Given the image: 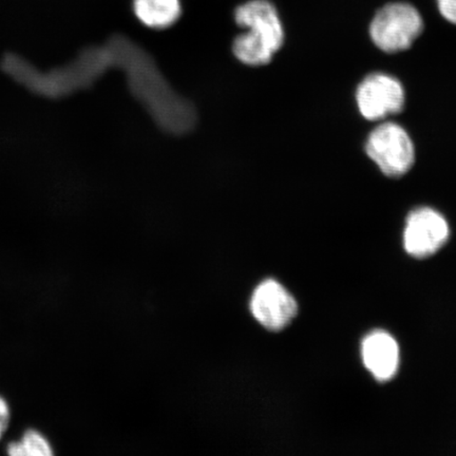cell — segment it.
I'll list each match as a JSON object with an SVG mask.
<instances>
[{
    "label": "cell",
    "mask_w": 456,
    "mask_h": 456,
    "mask_svg": "<svg viewBox=\"0 0 456 456\" xmlns=\"http://www.w3.org/2000/svg\"><path fill=\"white\" fill-rule=\"evenodd\" d=\"M366 152L387 178H402L415 162L413 142L396 123L387 122L376 127L368 136Z\"/></svg>",
    "instance_id": "3"
},
{
    "label": "cell",
    "mask_w": 456,
    "mask_h": 456,
    "mask_svg": "<svg viewBox=\"0 0 456 456\" xmlns=\"http://www.w3.org/2000/svg\"><path fill=\"white\" fill-rule=\"evenodd\" d=\"M8 454L12 456H50L53 449L43 436L37 431L28 430L21 438L20 443L9 444Z\"/></svg>",
    "instance_id": "9"
},
{
    "label": "cell",
    "mask_w": 456,
    "mask_h": 456,
    "mask_svg": "<svg viewBox=\"0 0 456 456\" xmlns=\"http://www.w3.org/2000/svg\"><path fill=\"white\" fill-rule=\"evenodd\" d=\"M249 307L256 321L270 330L287 328L298 312L293 296L273 279H267L256 288Z\"/></svg>",
    "instance_id": "6"
},
{
    "label": "cell",
    "mask_w": 456,
    "mask_h": 456,
    "mask_svg": "<svg viewBox=\"0 0 456 456\" xmlns=\"http://www.w3.org/2000/svg\"><path fill=\"white\" fill-rule=\"evenodd\" d=\"M134 11L142 25L151 28H167L180 19V0H134Z\"/></svg>",
    "instance_id": "8"
},
{
    "label": "cell",
    "mask_w": 456,
    "mask_h": 456,
    "mask_svg": "<svg viewBox=\"0 0 456 456\" xmlns=\"http://www.w3.org/2000/svg\"><path fill=\"white\" fill-rule=\"evenodd\" d=\"M10 421V411L7 403L0 397V438L4 436L5 430L8 429Z\"/></svg>",
    "instance_id": "11"
},
{
    "label": "cell",
    "mask_w": 456,
    "mask_h": 456,
    "mask_svg": "<svg viewBox=\"0 0 456 456\" xmlns=\"http://www.w3.org/2000/svg\"><path fill=\"white\" fill-rule=\"evenodd\" d=\"M423 30V17L413 5L395 3L376 13L370 22V37L384 53H397L411 48Z\"/></svg>",
    "instance_id": "2"
},
{
    "label": "cell",
    "mask_w": 456,
    "mask_h": 456,
    "mask_svg": "<svg viewBox=\"0 0 456 456\" xmlns=\"http://www.w3.org/2000/svg\"><path fill=\"white\" fill-rule=\"evenodd\" d=\"M233 17L239 26L248 28L232 43L236 59L252 67L269 64L284 43L282 22L275 5L267 0H250L239 5Z\"/></svg>",
    "instance_id": "1"
},
{
    "label": "cell",
    "mask_w": 456,
    "mask_h": 456,
    "mask_svg": "<svg viewBox=\"0 0 456 456\" xmlns=\"http://www.w3.org/2000/svg\"><path fill=\"white\" fill-rule=\"evenodd\" d=\"M356 102L359 112L368 121H381L402 112L406 102L403 86L389 74H369L358 85Z\"/></svg>",
    "instance_id": "4"
},
{
    "label": "cell",
    "mask_w": 456,
    "mask_h": 456,
    "mask_svg": "<svg viewBox=\"0 0 456 456\" xmlns=\"http://www.w3.org/2000/svg\"><path fill=\"white\" fill-rule=\"evenodd\" d=\"M449 236V224L442 214L430 208L414 209L404 227V249L415 258H426L440 250Z\"/></svg>",
    "instance_id": "5"
},
{
    "label": "cell",
    "mask_w": 456,
    "mask_h": 456,
    "mask_svg": "<svg viewBox=\"0 0 456 456\" xmlns=\"http://www.w3.org/2000/svg\"><path fill=\"white\" fill-rule=\"evenodd\" d=\"M437 5L444 19L456 25V0H437Z\"/></svg>",
    "instance_id": "10"
},
{
    "label": "cell",
    "mask_w": 456,
    "mask_h": 456,
    "mask_svg": "<svg viewBox=\"0 0 456 456\" xmlns=\"http://www.w3.org/2000/svg\"><path fill=\"white\" fill-rule=\"evenodd\" d=\"M364 366L379 381L395 378L399 364V347L390 334L375 330L364 338L362 347Z\"/></svg>",
    "instance_id": "7"
}]
</instances>
